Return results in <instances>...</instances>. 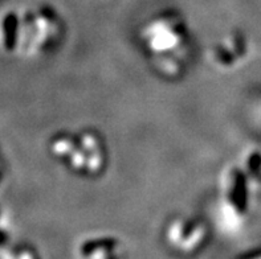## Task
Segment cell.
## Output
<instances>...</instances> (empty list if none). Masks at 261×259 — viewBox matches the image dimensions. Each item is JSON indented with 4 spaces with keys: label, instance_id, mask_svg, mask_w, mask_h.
<instances>
[{
    "label": "cell",
    "instance_id": "1",
    "mask_svg": "<svg viewBox=\"0 0 261 259\" xmlns=\"http://www.w3.org/2000/svg\"><path fill=\"white\" fill-rule=\"evenodd\" d=\"M139 40L163 78L178 79L185 74L191 53V31L185 17L174 12L155 15L142 25Z\"/></svg>",
    "mask_w": 261,
    "mask_h": 259
},
{
    "label": "cell",
    "instance_id": "2",
    "mask_svg": "<svg viewBox=\"0 0 261 259\" xmlns=\"http://www.w3.org/2000/svg\"><path fill=\"white\" fill-rule=\"evenodd\" d=\"M48 152L80 177H97L108 167L109 152L105 139L92 128L60 130L48 140Z\"/></svg>",
    "mask_w": 261,
    "mask_h": 259
},
{
    "label": "cell",
    "instance_id": "3",
    "mask_svg": "<svg viewBox=\"0 0 261 259\" xmlns=\"http://www.w3.org/2000/svg\"><path fill=\"white\" fill-rule=\"evenodd\" d=\"M16 56L36 59L45 56L59 44L63 21L59 13L48 6L16 8Z\"/></svg>",
    "mask_w": 261,
    "mask_h": 259
},
{
    "label": "cell",
    "instance_id": "4",
    "mask_svg": "<svg viewBox=\"0 0 261 259\" xmlns=\"http://www.w3.org/2000/svg\"><path fill=\"white\" fill-rule=\"evenodd\" d=\"M249 187L251 180L240 165L224 168L219 189V209L223 217L233 222L244 218L249 207Z\"/></svg>",
    "mask_w": 261,
    "mask_h": 259
},
{
    "label": "cell",
    "instance_id": "5",
    "mask_svg": "<svg viewBox=\"0 0 261 259\" xmlns=\"http://www.w3.org/2000/svg\"><path fill=\"white\" fill-rule=\"evenodd\" d=\"M249 56V41L244 33L232 30L216 40L210 49V60L216 69L232 72L239 69Z\"/></svg>",
    "mask_w": 261,
    "mask_h": 259
},
{
    "label": "cell",
    "instance_id": "6",
    "mask_svg": "<svg viewBox=\"0 0 261 259\" xmlns=\"http://www.w3.org/2000/svg\"><path fill=\"white\" fill-rule=\"evenodd\" d=\"M170 242L183 250L198 247L205 236V226L196 217H176L167 230Z\"/></svg>",
    "mask_w": 261,
    "mask_h": 259
},
{
    "label": "cell",
    "instance_id": "7",
    "mask_svg": "<svg viewBox=\"0 0 261 259\" xmlns=\"http://www.w3.org/2000/svg\"><path fill=\"white\" fill-rule=\"evenodd\" d=\"M8 240V229H7V210L3 205H0V245H3Z\"/></svg>",
    "mask_w": 261,
    "mask_h": 259
},
{
    "label": "cell",
    "instance_id": "8",
    "mask_svg": "<svg viewBox=\"0 0 261 259\" xmlns=\"http://www.w3.org/2000/svg\"><path fill=\"white\" fill-rule=\"evenodd\" d=\"M4 177H6V169H4L3 161L0 160V187H2V184H3Z\"/></svg>",
    "mask_w": 261,
    "mask_h": 259
}]
</instances>
